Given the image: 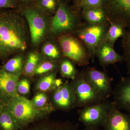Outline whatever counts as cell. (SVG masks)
Masks as SVG:
<instances>
[{"instance_id":"obj_14","label":"cell","mask_w":130,"mask_h":130,"mask_svg":"<svg viewBox=\"0 0 130 130\" xmlns=\"http://www.w3.org/2000/svg\"><path fill=\"white\" fill-rule=\"evenodd\" d=\"M20 77L6 72L0 67V98L5 102L19 96L16 86Z\"/></svg>"},{"instance_id":"obj_27","label":"cell","mask_w":130,"mask_h":130,"mask_svg":"<svg viewBox=\"0 0 130 130\" xmlns=\"http://www.w3.org/2000/svg\"><path fill=\"white\" fill-rule=\"evenodd\" d=\"M0 129L20 130L14 118L6 107L0 116Z\"/></svg>"},{"instance_id":"obj_24","label":"cell","mask_w":130,"mask_h":130,"mask_svg":"<svg viewBox=\"0 0 130 130\" xmlns=\"http://www.w3.org/2000/svg\"><path fill=\"white\" fill-rule=\"evenodd\" d=\"M75 64L70 59L63 57L59 63L58 71L63 77L72 80L79 73Z\"/></svg>"},{"instance_id":"obj_13","label":"cell","mask_w":130,"mask_h":130,"mask_svg":"<svg viewBox=\"0 0 130 130\" xmlns=\"http://www.w3.org/2000/svg\"><path fill=\"white\" fill-rule=\"evenodd\" d=\"M112 93L117 107L130 113V75L121 78Z\"/></svg>"},{"instance_id":"obj_21","label":"cell","mask_w":130,"mask_h":130,"mask_svg":"<svg viewBox=\"0 0 130 130\" xmlns=\"http://www.w3.org/2000/svg\"><path fill=\"white\" fill-rule=\"evenodd\" d=\"M41 54L43 59L56 63H59L63 58L58 41H50L45 43L42 48Z\"/></svg>"},{"instance_id":"obj_4","label":"cell","mask_w":130,"mask_h":130,"mask_svg":"<svg viewBox=\"0 0 130 130\" xmlns=\"http://www.w3.org/2000/svg\"><path fill=\"white\" fill-rule=\"evenodd\" d=\"M51 19L49 31L57 38L64 34L73 33L82 23L79 16L62 1Z\"/></svg>"},{"instance_id":"obj_37","label":"cell","mask_w":130,"mask_h":130,"mask_svg":"<svg viewBox=\"0 0 130 130\" xmlns=\"http://www.w3.org/2000/svg\"><path fill=\"white\" fill-rule=\"evenodd\" d=\"M0 130H1V129H0Z\"/></svg>"},{"instance_id":"obj_10","label":"cell","mask_w":130,"mask_h":130,"mask_svg":"<svg viewBox=\"0 0 130 130\" xmlns=\"http://www.w3.org/2000/svg\"><path fill=\"white\" fill-rule=\"evenodd\" d=\"M48 94L54 111H68L75 108V96L71 83L68 81Z\"/></svg>"},{"instance_id":"obj_17","label":"cell","mask_w":130,"mask_h":130,"mask_svg":"<svg viewBox=\"0 0 130 130\" xmlns=\"http://www.w3.org/2000/svg\"><path fill=\"white\" fill-rule=\"evenodd\" d=\"M58 71L53 72L36 78L33 86L34 94L40 92L49 93L56 89L55 81Z\"/></svg>"},{"instance_id":"obj_1","label":"cell","mask_w":130,"mask_h":130,"mask_svg":"<svg viewBox=\"0 0 130 130\" xmlns=\"http://www.w3.org/2000/svg\"><path fill=\"white\" fill-rule=\"evenodd\" d=\"M27 22L21 11L0 9V60L21 53L27 48Z\"/></svg>"},{"instance_id":"obj_26","label":"cell","mask_w":130,"mask_h":130,"mask_svg":"<svg viewBox=\"0 0 130 130\" xmlns=\"http://www.w3.org/2000/svg\"><path fill=\"white\" fill-rule=\"evenodd\" d=\"M59 64L51 61L43 60L35 70L33 79L50 73L58 71Z\"/></svg>"},{"instance_id":"obj_15","label":"cell","mask_w":130,"mask_h":130,"mask_svg":"<svg viewBox=\"0 0 130 130\" xmlns=\"http://www.w3.org/2000/svg\"><path fill=\"white\" fill-rule=\"evenodd\" d=\"M99 63L103 67L113 64L117 62H123L124 57L115 50L113 45L105 41L98 49L96 53Z\"/></svg>"},{"instance_id":"obj_11","label":"cell","mask_w":130,"mask_h":130,"mask_svg":"<svg viewBox=\"0 0 130 130\" xmlns=\"http://www.w3.org/2000/svg\"><path fill=\"white\" fill-rule=\"evenodd\" d=\"M103 7L108 21L130 27V0H104Z\"/></svg>"},{"instance_id":"obj_6","label":"cell","mask_w":130,"mask_h":130,"mask_svg":"<svg viewBox=\"0 0 130 130\" xmlns=\"http://www.w3.org/2000/svg\"><path fill=\"white\" fill-rule=\"evenodd\" d=\"M27 23L32 44L38 46L46 36L49 26L48 15L36 7H31L21 11Z\"/></svg>"},{"instance_id":"obj_3","label":"cell","mask_w":130,"mask_h":130,"mask_svg":"<svg viewBox=\"0 0 130 130\" xmlns=\"http://www.w3.org/2000/svg\"><path fill=\"white\" fill-rule=\"evenodd\" d=\"M108 21L100 24L82 23L73 34L77 37L86 47L91 59L94 60L96 53L101 44L105 41L109 28Z\"/></svg>"},{"instance_id":"obj_9","label":"cell","mask_w":130,"mask_h":130,"mask_svg":"<svg viewBox=\"0 0 130 130\" xmlns=\"http://www.w3.org/2000/svg\"><path fill=\"white\" fill-rule=\"evenodd\" d=\"M82 72L86 81L98 95L105 100L109 98L112 93L113 79L106 72L88 67Z\"/></svg>"},{"instance_id":"obj_12","label":"cell","mask_w":130,"mask_h":130,"mask_svg":"<svg viewBox=\"0 0 130 130\" xmlns=\"http://www.w3.org/2000/svg\"><path fill=\"white\" fill-rule=\"evenodd\" d=\"M103 127L104 130H130V115L121 112L112 102L106 121Z\"/></svg>"},{"instance_id":"obj_22","label":"cell","mask_w":130,"mask_h":130,"mask_svg":"<svg viewBox=\"0 0 130 130\" xmlns=\"http://www.w3.org/2000/svg\"><path fill=\"white\" fill-rule=\"evenodd\" d=\"M108 22L109 28L107 32L105 41L114 46L117 40L120 38L123 37L124 35L126 27L123 24L118 22Z\"/></svg>"},{"instance_id":"obj_30","label":"cell","mask_w":130,"mask_h":130,"mask_svg":"<svg viewBox=\"0 0 130 130\" xmlns=\"http://www.w3.org/2000/svg\"><path fill=\"white\" fill-rule=\"evenodd\" d=\"M7 9L20 11L17 0H0V9Z\"/></svg>"},{"instance_id":"obj_23","label":"cell","mask_w":130,"mask_h":130,"mask_svg":"<svg viewBox=\"0 0 130 130\" xmlns=\"http://www.w3.org/2000/svg\"><path fill=\"white\" fill-rule=\"evenodd\" d=\"M30 100L38 109L50 114L54 111L50 103L48 93L40 92L35 93Z\"/></svg>"},{"instance_id":"obj_20","label":"cell","mask_w":130,"mask_h":130,"mask_svg":"<svg viewBox=\"0 0 130 130\" xmlns=\"http://www.w3.org/2000/svg\"><path fill=\"white\" fill-rule=\"evenodd\" d=\"M41 54L37 51H31L26 57L22 75L33 80L36 68L43 60Z\"/></svg>"},{"instance_id":"obj_7","label":"cell","mask_w":130,"mask_h":130,"mask_svg":"<svg viewBox=\"0 0 130 130\" xmlns=\"http://www.w3.org/2000/svg\"><path fill=\"white\" fill-rule=\"evenodd\" d=\"M112 103L107 100L82 108L78 111L79 121L85 127L103 126Z\"/></svg>"},{"instance_id":"obj_33","label":"cell","mask_w":130,"mask_h":130,"mask_svg":"<svg viewBox=\"0 0 130 130\" xmlns=\"http://www.w3.org/2000/svg\"><path fill=\"white\" fill-rule=\"evenodd\" d=\"M6 107V103L0 98V116Z\"/></svg>"},{"instance_id":"obj_29","label":"cell","mask_w":130,"mask_h":130,"mask_svg":"<svg viewBox=\"0 0 130 130\" xmlns=\"http://www.w3.org/2000/svg\"><path fill=\"white\" fill-rule=\"evenodd\" d=\"M126 29L122 37V46L125 61L126 62L128 73L130 75V27Z\"/></svg>"},{"instance_id":"obj_5","label":"cell","mask_w":130,"mask_h":130,"mask_svg":"<svg viewBox=\"0 0 130 130\" xmlns=\"http://www.w3.org/2000/svg\"><path fill=\"white\" fill-rule=\"evenodd\" d=\"M63 57L70 59L76 64L86 66L89 63L91 56L83 43L73 33H68L58 37Z\"/></svg>"},{"instance_id":"obj_34","label":"cell","mask_w":130,"mask_h":130,"mask_svg":"<svg viewBox=\"0 0 130 130\" xmlns=\"http://www.w3.org/2000/svg\"><path fill=\"white\" fill-rule=\"evenodd\" d=\"M64 82L62 79L60 78H56L55 81V85L56 88L61 86Z\"/></svg>"},{"instance_id":"obj_25","label":"cell","mask_w":130,"mask_h":130,"mask_svg":"<svg viewBox=\"0 0 130 130\" xmlns=\"http://www.w3.org/2000/svg\"><path fill=\"white\" fill-rule=\"evenodd\" d=\"M61 0H36L34 6L48 16L54 14L57 11Z\"/></svg>"},{"instance_id":"obj_32","label":"cell","mask_w":130,"mask_h":130,"mask_svg":"<svg viewBox=\"0 0 130 130\" xmlns=\"http://www.w3.org/2000/svg\"><path fill=\"white\" fill-rule=\"evenodd\" d=\"M20 7V11L25 8L33 6L36 0H17Z\"/></svg>"},{"instance_id":"obj_36","label":"cell","mask_w":130,"mask_h":130,"mask_svg":"<svg viewBox=\"0 0 130 130\" xmlns=\"http://www.w3.org/2000/svg\"><path fill=\"white\" fill-rule=\"evenodd\" d=\"M77 1H78V2H79V6H80V4H81V1H82V0H77Z\"/></svg>"},{"instance_id":"obj_28","label":"cell","mask_w":130,"mask_h":130,"mask_svg":"<svg viewBox=\"0 0 130 130\" xmlns=\"http://www.w3.org/2000/svg\"><path fill=\"white\" fill-rule=\"evenodd\" d=\"M32 81L28 77L22 75L20 76L16 86V91L19 96L27 98L30 93L31 84Z\"/></svg>"},{"instance_id":"obj_16","label":"cell","mask_w":130,"mask_h":130,"mask_svg":"<svg viewBox=\"0 0 130 130\" xmlns=\"http://www.w3.org/2000/svg\"><path fill=\"white\" fill-rule=\"evenodd\" d=\"M22 130H78L77 125L69 121H56L47 118L32 123Z\"/></svg>"},{"instance_id":"obj_19","label":"cell","mask_w":130,"mask_h":130,"mask_svg":"<svg viewBox=\"0 0 130 130\" xmlns=\"http://www.w3.org/2000/svg\"><path fill=\"white\" fill-rule=\"evenodd\" d=\"M25 58L26 56L23 53L17 54L8 60L1 67L6 72L20 77L22 75Z\"/></svg>"},{"instance_id":"obj_18","label":"cell","mask_w":130,"mask_h":130,"mask_svg":"<svg viewBox=\"0 0 130 130\" xmlns=\"http://www.w3.org/2000/svg\"><path fill=\"white\" fill-rule=\"evenodd\" d=\"M83 8L82 16L86 23L91 24H100L108 21L103 7Z\"/></svg>"},{"instance_id":"obj_31","label":"cell","mask_w":130,"mask_h":130,"mask_svg":"<svg viewBox=\"0 0 130 130\" xmlns=\"http://www.w3.org/2000/svg\"><path fill=\"white\" fill-rule=\"evenodd\" d=\"M104 0H82L80 5L81 7H103Z\"/></svg>"},{"instance_id":"obj_35","label":"cell","mask_w":130,"mask_h":130,"mask_svg":"<svg viewBox=\"0 0 130 130\" xmlns=\"http://www.w3.org/2000/svg\"><path fill=\"white\" fill-rule=\"evenodd\" d=\"M84 130H100L98 127H86Z\"/></svg>"},{"instance_id":"obj_2","label":"cell","mask_w":130,"mask_h":130,"mask_svg":"<svg viewBox=\"0 0 130 130\" xmlns=\"http://www.w3.org/2000/svg\"><path fill=\"white\" fill-rule=\"evenodd\" d=\"M6 107L20 130L36 121L47 118L50 115L36 107L30 100L19 95L8 100L6 103Z\"/></svg>"},{"instance_id":"obj_8","label":"cell","mask_w":130,"mask_h":130,"mask_svg":"<svg viewBox=\"0 0 130 130\" xmlns=\"http://www.w3.org/2000/svg\"><path fill=\"white\" fill-rule=\"evenodd\" d=\"M70 83L75 96V108H83L106 100L94 90L82 72L78 73Z\"/></svg>"}]
</instances>
